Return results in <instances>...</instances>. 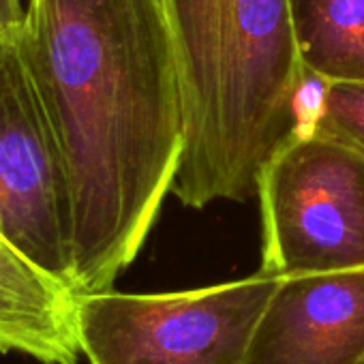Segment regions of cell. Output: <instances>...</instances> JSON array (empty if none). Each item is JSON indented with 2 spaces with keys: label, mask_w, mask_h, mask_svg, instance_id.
Returning a JSON list of instances; mask_svg holds the SVG:
<instances>
[{
  "label": "cell",
  "mask_w": 364,
  "mask_h": 364,
  "mask_svg": "<svg viewBox=\"0 0 364 364\" xmlns=\"http://www.w3.org/2000/svg\"><path fill=\"white\" fill-rule=\"evenodd\" d=\"M245 364H364V268L281 277Z\"/></svg>",
  "instance_id": "obj_6"
},
{
  "label": "cell",
  "mask_w": 364,
  "mask_h": 364,
  "mask_svg": "<svg viewBox=\"0 0 364 364\" xmlns=\"http://www.w3.org/2000/svg\"><path fill=\"white\" fill-rule=\"evenodd\" d=\"M281 277L169 294L114 289L75 296L82 355L90 364H245L253 330Z\"/></svg>",
  "instance_id": "obj_3"
},
{
  "label": "cell",
  "mask_w": 364,
  "mask_h": 364,
  "mask_svg": "<svg viewBox=\"0 0 364 364\" xmlns=\"http://www.w3.org/2000/svg\"><path fill=\"white\" fill-rule=\"evenodd\" d=\"M262 272L274 277L364 268V150L304 124L264 165Z\"/></svg>",
  "instance_id": "obj_4"
},
{
  "label": "cell",
  "mask_w": 364,
  "mask_h": 364,
  "mask_svg": "<svg viewBox=\"0 0 364 364\" xmlns=\"http://www.w3.org/2000/svg\"><path fill=\"white\" fill-rule=\"evenodd\" d=\"M364 150V82L321 84L311 122Z\"/></svg>",
  "instance_id": "obj_9"
},
{
  "label": "cell",
  "mask_w": 364,
  "mask_h": 364,
  "mask_svg": "<svg viewBox=\"0 0 364 364\" xmlns=\"http://www.w3.org/2000/svg\"><path fill=\"white\" fill-rule=\"evenodd\" d=\"M289 9L309 77L364 82V0H289Z\"/></svg>",
  "instance_id": "obj_7"
},
{
  "label": "cell",
  "mask_w": 364,
  "mask_h": 364,
  "mask_svg": "<svg viewBox=\"0 0 364 364\" xmlns=\"http://www.w3.org/2000/svg\"><path fill=\"white\" fill-rule=\"evenodd\" d=\"M0 353H22L41 364H77L75 306L39 304L0 285Z\"/></svg>",
  "instance_id": "obj_8"
},
{
  "label": "cell",
  "mask_w": 364,
  "mask_h": 364,
  "mask_svg": "<svg viewBox=\"0 0 364 364\" xmlns=\"http://www.w3.org/2000/svg\"><path fill=\"white\" fill-rule=\"evenodd\" d=\"M24 22L22 0H0V41H11L20 37Z\"/></svg>",
  "instance_id": "obj_11"
},
{
  "label": "cell",
  "mask_w": 364,
  "mask_h": 364,
  "mask_svg": "<svg viewBox=\"0 0 364 364\" xmlns=\"http://www.w3.org/2000/svg\"><path fill=\"white\" fill-rule=\"evenodd\" d=\"M185 154L173 196L187 208L247 202L264 165L302 127V67L289 0H161Z\"/></svg>",
  "instance_id": "obj_2"
},
{
  "label": "cell",
  "mask_w": 364,
  "mask_h": 364,
  "mask_svg": "<svg viewBox=\"0 0 364 364\" xmlns=\"http://www.w3.org/2000/svg\"><path fill=\"white\" fill-rule=\"evenodd\" d=\"M0 285L39 304L58 309L75 306V296L67 287L48 279L28 259H24L3 236H0Z\"/></svg>",
  "instance_id": "obj_10"
},
{
  "label": "cell",
  "mask_w": 364,
  "mask_h": 364,
  "mask_svg": "<svg viewBox=\"0 0 364 364\" xmlns=\"http://www.w3.org/2000/svg\"><path fill=\"white\" fill-rule=\"evenodd\" d=\"M20 50L71 193V291L114 289L173 191L185 154L161 0H28Z\"/></svg>",
  "instance_id": "obj_1"
},
{
  "label": "cell",
  "mask_w": 364,
  "mask_h": 364,
  "mask_svg": "<svg viewBox=\"0 0 364 364\" xmlns=\"http://www.w3.org/2000/svg\"><path fill=\"white\" fill-rule=\"evenodd\" d=\"M18 39L0 41V236L71 291L67 171Z\"/></svg>",
  "instance_id": "obj_5"
}]
</instances>
